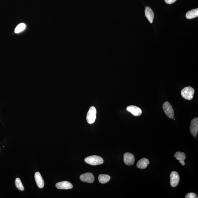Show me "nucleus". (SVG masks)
Listing matches in <instances>:
<instances>
[{
  "instance_id": "obj_14",
  "label": "nucleus",
  "mask_w": 198,
  "mask_h": 198,
  "mask_svg": "<svg viewBox=\"0 0 198 198\" xmlns=\"http://www.w3.org/2000/svg\"><path fill=\"white\" fill-rule=\"evenodd\" d=\"M149 163V161L147 159L143 158L138 161L137 163V166L139 168L145 169L147 167Z\"/></svg>"
},
{
  "instance_id": "obj_4",
  "label": "nucleus",
  "mask_w": 198,
  "mask_h": 198,
  "mask_svg": "<svg viewBox=\"0 0 198 198\" xmlns=\"http://www.w3.org/2000/svg\"><path fill=\"white\" fill-rule=\"evenodd\" d=\"M163 108L168 117L170 119H174V114L173 109L169 102H165L163 105Z\"/></svg>"
},
{
  "instance_id": "obj_1",
  "label": "nucleus",
  "mask_w": 198,
  "mask_h": 198,
  "mask_svg": "<svg viewBox=\"0 0 198 198\" xmlns=\"http://www.w3.org/2000/svg\"><path fill=\"white\" fill-rule=\"evenodd\" d=\"M84 161L87 163L92 165H100L103 163V158L96 155L92 156L86 157L84 159Z\"/></svg>"
},
{
  "instance_id": "obj_17",
  "label": "nucleus",
  "mask_w": 198,
  "mask_h": 198,
  "mask_svg": "<svg viewBox=\"0 0 198 198\" xmlns=\"http://www.w3.org/2000/svg\"><path fill=\"white\" fill-rule=\"evenodd\" d=\"M26 28V25L24 23L20 24L18 25L15 30V33H21V32L23 31Z\"/></svg>"
},
{
  "instance_id": "obj_6",
  "label": "nucleus",
  "mask_w": 198,
  "mask_h": 198,
  "mask_svg": "<svg viewBox=\"0 0 198 198\" xmlns=\"http://www.w3.org/2000/svg\"><path fill=\"white\" fill-rule=\"evenodd\" d=\"M191 133L193 136H197L198 132V118L196 117L192 120L191 123L190 127Z\"/></svg>"
},
{
  "instance_id": "obj_11",
  "label": "nucleus",
  "mask_w": 198,
  "mask_h": 198,
  "mask_svg": "<svg viewBox=\"0 0 198 198\" xmlns=\"http://www.w3.org/2000/svg\"><path fill=\"white\" fill-rule=\"evenodd\" d=\"M35 178L38 187L40 188H44V180L39 172H37L35 173Z\"/></svg>"
},
{
  "instance_id": "obj_7",
  "label": "nucleus",
  "mask_w": 198,
  "mask_h": 198,
  "mask_svg": "<svg viewBox=\"0 0 198 198\" xmlns=\"http://www.w3.org/2000/svg\"><path fill=\"white\" fill-rule=\"evenodd\" d=\"M80 179L81 181L84 182L92 183L95 180V177L92 173L87 172L81 174Z\"/></svg>"
},
{
  "instance_id": "obj_3",
  "label": "nucleus",
  "mask_w": 198,
  "mask_h": 198,
  "mask_svg": "<svg viewBox=\"0 0 198 198\" xmlns=\"http://www.w3.org/2000/svg\"><path fill=\"white\" fill-rule=\"evenodd\" d=\"M96 109L94 106H92L87 113V122L89 124H92L95 123L96 118Z\"/></svg>"
},
{
  "instance_id": "obj_20",
  "label": "nucleus",
  "mask_w": 198,
  "mask_h": 198,
  "mask_svg": "<svg viewBox=\"0 0 198 198\" xmlns=\"http://www.w3.org/2000/svg\"><path fill=\"white\" fill-rule=\"evenodd\" d=\"M177 0H165V2L168 4H171L175 2Z\"/></svg>"
},
{
  "instance_id": "obj_16",
  "label": "nucleus",
  "mask_w": 198,
  "mask_h": 198,
  "mask_svg": "<svg viewBox=\"0 0 198 198\" xmlns=\"http://www.w3.org/2000/svg\"><path fill=\"white\" fill-rule=\"evenodd\" d=\"M111 180L110 176L106 174H100L98 177L99 182L102 184L106 183Z\"/></svg>"
},
{
  "instance_id": "obj_5",
  "label": "nucleus",
  "mask_w": 198,
  "mask_h": 198,
  "mask_svg": "<svg viewBox=\"0 0 198 198\" xmlns=\"http://www.w3.org/2000/svg\"><path fill=\"white\" fill-rule=\"evenodd\" d=\"M180 177L178 173L176 171H172L170 175V184L172 187L178 186L179 183Z\"/></svg>"
},
{
  "instance_id": "obj_13",
  "label": "nucleus",
  "mask_w": 198,
  "mask_h": 198,
  "mask_svg": "<svg viewBox=\"0 0 198 198\" xmlns=\"http://www.w3.org/2000/svg\"><path fill=\"white\" fill-rule=\"evenodd\" d=\"M174 157L179 161L182 165H185V160L186 159V156L184 153L177 151L175 153Z\"/></svg>"
},
{
  "instance_id": "obj_8",
  "label": "nucleus",
  "mask_w": 198,
  "mask_h": 198,
  "mask_svg": "<svg viewBox=\"0 0 198 198\" xmlns=\"http://www.w3.org/2000/svg\"><path fill=\"white\" fill-rule=\"evenodd\" d=\"M135 157L133 154L130 153H126L124 154V163L128 165H133L134 163Z\"/></svg>"
},
{
  "instance_id": "obj_15",
  "label": "nucleus",
  "mask_w": 198,
  "mask_h": 198,
  "mask_svg": "<svg viewBox=\"0 0 198 198\" xmlns=\"http://www.w3.org/2000/svg\"><path fill=\"white\" fill-rule=\"evenodd\" d=\"M198 17V9L191 10L187 13L186 18L188 19H191Z\"/></svg>"
},
{
  "instance_id": "obj_10",
  "label": "nucleus",
  "mask_w": 198,
  "mask_h": 198,
  "mask_svg": "<svg viewBox=\"0 0 198 198\" xmlns=\"http://www.w3.org/2000/svg\"><path fill=\"white\" fill-rule=\"evenodd\" d=\"M127 110L135 116H140L142 113V110L140 108L134 105H130L128 106Z\"/></svg>"
},
{
  "instance_id": "obj_19",
  "label": "nucleus",
  "mask_w": 198,
  "mask_h": 198,
  "mask_svg": "<svg viewBox=\"0 0 198 198\" xmlns=\"http://www.w3.org/2000/svg\"><path fill=\"white\" fill-rule=\"evenodd\" d=\"M198 197L197 195L194 193H189L185 196L186 198H197Z\"/></svg>"
},
{
  "instance_id": "obj_2",
  "label": "nucleus",
  "mask_w": 198,
  "mask_h": 198,
  "mask_svg": "<svg viewBox=\"0 0 198 198\" xmlns=\"http://www.w3.org/2000/svg\"><path fill=\"white\" fill-rule=\"evenodd\" d=\"M194 89L189 86L184 88L181 92L182 97L188 100H192L194 97Z\"/></svg>"
},
{
  "instance_id": "obj_18",
  "label": "nucleus",
  "mask_w": 198,
  "mask_h": 198,
  "mask_svg": "<svg viewBox=\"0 0 198 198\" xmlns=\"http://www.w3.org/2000/svg\"><path fill=\"white\" fill-rule=\"evenodd\" d=\"M15 185L17 189L21 191H24V187L23 184H22L21 180H20V178H17L16 179Z\"/></svg>"
},
{
  "instance_id": "obj_9",
  "label": "nucleus",
  "mask_w": 198,
  "mask_h": 198,
  "mask_svg": "<svg viewBox=\"0 0 198 198\" xmlns=\"http://www.w3.org/2000/svg\"><path fill=\"white\" fill-rule=\"evenodd\" d=\"M56 187L59 189L68 190L72 189L73 185L69 182L64 181L57 183L55 185Z\"/></svg>"
},
{
  "instance_id": "obj_12",
  "label": "nucleus",
  "mask_w": 198,
  "mask_h": 198,
  "mask_svg": "<svg viewBox=\"0 0 198 198\" xmlns=\"http://www.w3.org/2000/svg\"><path fill=\"white\" fill-rule=\"evenodd\" d=\"M145 16L148 19V21L150 23H152L154 18V14L152 10L148 6H146L145 7Z\"/></svg>"
}]
</instances>
